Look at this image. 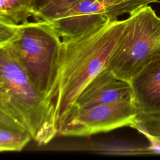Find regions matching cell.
<instances>
[{
    "label": "cell",
    "instance_id": "6da1fadb",
    "mask_svg": "<svg viewBox=\"0 0 160 160\" xmlns=\"http://www.w3.org/2000/svg\"><path fill=\"white\" fill-rule=\"evenodd\" d=\"M125 22L126 19L109 20L89 33L76 38H62L54 99L58 131L83 89L107 68Z\"/></svg>",
    "mask_w": 160,
    "mask_h": 160
},
{
    "label": "cell",
    "instance_id": "7a4b0ae2",
    "mask_svg": "<svg viewBox=\"0 0 160 160\" xmlns=\"http://www.w3.org/2000/svg\"><path fill=\"white\" fill-rule=\"evenodd\" d=\"M0 113L28 131L39 145L58 134L54 102L35 86L9 44L0 47Z\"/></svg>",
    "mask_w": 160,
    "mask_h": 160
},
{
    "label": "cell",
    "instance_id": "3957f363",
    "mask_svg": "<svg viewBox=\"0 0 160 160\" xmlns=\"http://www.w3.org/2000/svg\"><path fill=\"white\" fill-rule=\"evenodd\" d=\"M9 45L35 86L54 102L62 39L53 26L45 21L19 24Z\"/></svg>",
    "mask_w": 160,
    "mask_h": 160
},
{
    "label": "cell",
    "instance_id": "277c9868",
    "mask_svg": "<svg viewBox=\"0 0 160 160\" xmlns=\"http://www.w3.org/2000/svg\"><path fill=\"white\" fill-rule=\"evenodd\" d=\"M160 56V17L146 5L126 19L122 32L107 68L118 78L130 82L148 63Z\"/></svg>",
    "mask_w": 160,
    "mask_h": 160
},
{
    "label": "cell",
    "instance_id": "5b68a950",
    "mask_svg": "<svg viewBox=\"0 0 160 160\" xmlns=\"http://www.w3.org/2000/svg\"><path fill=\"white\" fill-rule=\"evenodd\" d=\"M134 96L115 102L74 108L58 134L64 136H88L137 123Z\"/></svg>",
    "mask_w": 160,
    "mask_h": 160
},
{
    "label": "cell",
    "instance_id": "8992f818",
    "mask_svg": "<svg viewBox=\"0 0 160 160\" xmlns=\"http://www.w3.org/2000/svg\"><path fill=\"white\" fill-rule=\"evenodd\" d=\"M116 4L106 6L98 0H82L50 23L61 38H76L89 33L109 20L118 19Z\"/></svg>",
    "mask_w": 160,
    "mask_h": 160
},
{
    "label": "cell",
    "instance_id": "52a82bcc",
    "mask_svg": "<svg viewBox=\"0 0 160 160\" xmlns=\"http://www.w3.org/2000/svg\"><path fill=\"white\" fill-rule=\"evenodd\" d=\"M132 96L131 82L118 78L106 68L86 86L72 108L109 104Z\"/></svg>",
    "mask_w": 160,
    "mask_h": 160
},
{
    "label": "cell",
    "instance_id": "ba28073f",
    "mask_svg": "<svg viewBox=\"0 0 160 160\" xmlns=\"http://www.w3.org/2000/svg\"><path fill=\"white\" fill-rule=\"evenodd\" d=\"M139 119L160 116V56L144 67L130 81Z\"/></svg>",
    "mask_w": 160,
    "mask_h": 160
},
{
    "label": "cell",
    "instance_id": "9c48e42d",
    "mask_svg": "<svg viewBox=\"0 0 160 160\" xmlns=\"http://www.w3.org/2000/svg\"><path fill=\"white\" fill-rule=\"evenodd\" d=\"M32 139L28 131L0 113V151H21Z\"/></svg>",
    "mask_w": 160,
    "mask_h": 160
},
{
    "label": "cell",
    "instance_id": "30bf717a",
    "mask_svg": "<svg viewBox=\"0 0 160 160\" xmlns=\"http://www.w3.org/2000/svg\"><path fill=\"white\" fill-rule=\"evenodd\" d=\"M82 0H33L32 10L36 21L49 22L58 19Z\"/></svg>",
    "mask_w": 160,
    "mask_h": 160
},
{
    "label": "cell",
    "instance_id": "8fae6325",
    "mask_svg": "<svg viewBox=\"0 0 160 160\" xmlns=\"http://www.w3.org/2000/svg\"><path fill=\"white\" fill-rule=\"evenodd\" d=\"M33 0H0V21L19 24L34 16Z\"/></svg>",
    "mask_w": 160,
    "mask_h": 160
},
{
    "label": "cell",
    "instance_id": "7c38bea8",
    "mask_svg": "<svg viewBox=\"0 0 160 160\" xmlns=\"http://www.w3.org/2000/svg\"><path fill=\"white\" fill-rule=\"evenodd\" d=\"M134 128L143 133L148 139L160 140V116L139 119Z\"/></svg>",
    "mask_w": 160,
    "mask_h": 160
},
{
    "label": "cell",
    "instance_id": "4fadbf2b",
    "mask_svg": "<svg viewBox=\"0 0 160 160\" xmlns=\"http://www.w3.org/2000/svg\"><path fill=\"white\" fill-rule=\"evenodd\" d=\"M19 24L0 21V47L10 44L19 32Z\"/></svg>",
    "mask_w": 160,
    "mask_h": 160
},
{
    "label": "cell",
    "instance_id": "5bb4252c",
    "mask_svg": "<svg viewBox=\"0 0 160 160\" xmlns=\"http://www.w3.org/2000/svg\"><path fill=\"white\" fill-rule=\"evenodd\" d=\"M149 140L151 144L149 149L154 152H160V140L154 139H149Z\"/></svg>",
    "mask_w": 160,
    "mask_h": 160
},
{
    "label": "cell",
    "instance_id": "9a60e30c",
    "mask_svg": "<svg viewBox=\"0 0 160 160\" xmlns=\"http://www.w3.org/2000/svg\"><path fill=\"white\" fill-rule=\"evenodd\" d=\"M100 2H101L102 4L106 5V6H108V5H111V4H116L118 3L123 0H98Z\"/></svg>",
    "mask_w": 160,
    "mask_h": 160
}]
</instances>
